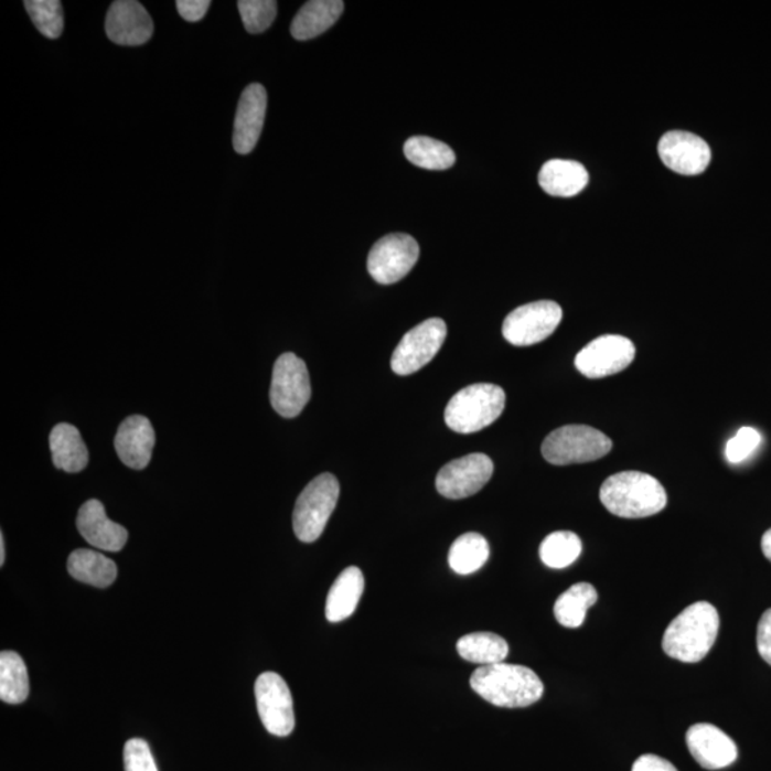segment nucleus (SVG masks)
Listing matches in <instances>:
<instances>
[{
  "instance_id": "f257e3e1",
  "label": "nucleus",
  "mask_w": 771,
  "mask_h": 771,
  "mask_svg": "<svg viewBox=\"0 0 771 771\" xmlns=\"http://www.w3.org/2000/svg\"><path fill=\"white\" fill-rule=\"evenodd\" d=\"M470 686L484 700L504 709L535 705L545 693V685L532 668L507 663L479 667L470 677Z\"/></svg>"
},
{
  "instance_id": "f03ea898",
  "label": "nucleus",
  "mask_w": 771,
  "mask_h": 771,
  "mask_svg": "<svg viewBox=\"0 0 771 771\" xmlns=\"http://www.w3.org/2000/svg\"><path fill=\"white\" fill-rule=\"evenodd\" d=\"M720 629V615L715 606L697 601L673 620L663 636V650L668 657L683 663H698L715 646Z\"/></svg>"
},
{
  "instance_id": "7ed1b4c3",
  "label": "nucleus",
  "mask_w": 771,
  "mask_h": 771,
  "mask_svg": "<svg viewBox=\"0 0 771 771\" xmlns=\"http://www.w3.org/2000/svg\"><path fill=\"white\" fill-rule=\"evenodd\" d=\"M600 501L614 516L643 518L661 513L666 507L667 494L662 483L650 474L622 472L601 484Z\"/></svg>"
},
{
  "instance_id": "20e7f679",
  "label": "nucleus",
  "mask_w": 771,
  "mask_h": 771,
  "mask_svg": "<svg viewBox=\"0 0 771 771\" xmlns=\"http://www.w3.org/2000/svg\"><path fill=\"white\" fill-rule=\"evenodd\" d=\"M506 393L492 383H476L456 393L445 410L446 425L458 433L469 435L488 428L501 417Z\"/></svg>"
},
{
  "instance_id": "39448f33",
  "label": "nucleus",
  "mask_w": 771,
  "mask_h": 771,
  "mask_svg": "<svg viewBox=\"0 0 771 771\" xmlns=\"http://www.w3.org/2000/svg\"><path fill=\"white\" fill-rule=\"evenodd\" d=\"M608 436L590 426L569 425L553 430L543 441L542 454L550 464L595 462L612 450Z\"/></svg>"
},
{
  "instance_id": "423d86ee",
  "label": "nucleus",
  "mask_w": 771,
  "mask_h": 771,
  "mask_svg": "<svg viewBox=\"0 0 771 771\" xmlns=\"http://www.w3.org/2000/svg\"><path fill=\"white\" fill-rule=\"evenodd\" d=\"M341 494L338 479L332 473L320 474L303 489L293 512V531L298 539L313 543L322 536Z\"/></svg>"
},
{
  "instance_id": "0eeeda50",
  "label": "nucleus",
  "mask_w": 771,
  "mask_h": 771,
  "mask_svg": "<svg viewBox=\"0 0 771 771\" xmlns=\"http://www.w3.org/2000/svg\"><path fill=\"white\" fill-rule=\"evenodd\" d=\"M312 396V386L307 363L293 353H285L275 363L271 377L270 401L280 416L292 417L302 414Z\"/></svg>"
},
{
  "instance_id": "6e6552de",
  "label": "nucleus",
  "mask_w": 771,
  "mask_h": 771,
  "mask_svg": "<svg viewBox=\"0 0 771 771\" xmlns=\"http://www.w3.org/2000/svg\"><path fill=\"white\" fill-rule=\"evenodd\" d=\"M420 247L415 237L392 233L373 245L367 257V270L381 285L400 282L419 260Z\"/></svg>"
},
{
  "instance_id": "1a4fd4ad",
  "label": "nucleus",
  "mask_w": 771,
  "mask_h": 771,
  "mask_svg": "<svg viewBox=\"0 0 771 771\" xmlns=\"http://www.w3.org/2000/svg\"><path fill=\"white\" fill-rule=\"evenodd\" d=\"M564 310L552 300H540L514 309L503 322V336L514 346H532L555 333Z\"/></svg>"
},
{
  "instance_id": "9d476101",
  "label": "nucleus",
  "mask_w": 771,
  "mask_h": 771,
  "mask_svg": "<svg viewBox=\"0 0 771 771\" xmlns=\"http://www.w3.org/2000/svg\"><path fill=\"white\" fill-rule=\"evenodd\" d=\"M448 336V326L439 318L425 320L407 332L397 344L392 356V368L396 375H414L438 355Z\"/></svg>"
},
{
  "instance_id": "9b49d317",
  "label": "nucleus",
  "mask_w": 771,
  "mask_h": 771,
  "mask_svg": "<svg viewBox=\"0 0 771 771\" xmlns=\"http://www.w3.org/2000/svg\"><path fill=\"white\" fill-rule=\"evenodd\" d=\"M257 711L270 735L286 737L295 729L293 697L285 678L278 673L266 672L255 685Z\"/></svg>"
},
{
  "instance_id": "f8f14e48",
  "label": "nucleus",
  "mask_w": 771,
  "mask_h": 771,
  "mask_svg": "<svg viewBox=\"0 0 771 771\" xmlns=\"http://www.w3.org/2000/svg\"><path fill=\"white\" fill-rule=\"evenodd\" d=\"M636 347L630 339L604 334L577 353L575 365L589 379H601L624 371L632 365Z\"/></svg>"
},
{
  "instance_id": "ddd939ff",
  "label": "nucleus",
  "mask_w": 771,
  "mask_h": 771,
  "mask_svg": "<svg viewBox=\"0 0 771 771\" xmlns=\"http://www.w3.org/2000/svg\"><path fill=\"white\" fill-rule=\"evenodd\" d=\"M492 459L483 453H472L456 459L440 469L436 478V489L446 499H465L482 490L492 479Z\"/></svg>"
},
{
  "instance_id": "4468645a",
  "label": "nucleus",
  "mask_w": 771,
  "mask_h": 771,
  "mask_svg": "<svg viewBox=\"0 0 771 771\" xmlns=\"http://www.w3.org/2000/svg\"><path fill=\"white\" fill-rule=\"evenodd\" d=\"M658 157L672 171L685 176H696L709 167L711 150L700 136L673 130L664 135L658 142Z\"/></svg>"
},
{
  "instance_id": "2eb2a0df",
  "label": "nucleus",
  "mask_w": 771,
  "mask_h": 771,
  "mask_svg": "<svg viewBox=\"0 0 771 771\" xmlns=\"http://www.w3.org/2000/svg\"><path fill=\"white\" fill-rule=\"evenodd\" d=\"M109 41L120 46L144 45L153 36L154 26L147 9L135 0L111 3L105 22Z\"/></svg>"
},
{
  "instance_id": "dca6fc26",
  "label": "nucleus",
  "mask_w": 771,
  "mask_h": 771,
  "mask_svg": "<svg viewBox=\"0 0 771 771\" xmlns=\"http://www.w3.org/2000/svg\"><path fill=\"white\" fill-rule=\"evenodd\" d=\"M268 92L260 84L246 86L237 105L233 148L239 154H249L259 142L264 130Z\"/></svg>"
},
{
  "instance_id": "f3484780",
  "label": "nucleus",
  "mask_w": 771,
  "mask_h": 771,
  "mask_svg": "<svg viewBox=\"0 0 771 771\" xmlns=\"http://www.w3.org/2000/svg\"><path fill=\"white\" fill-rule=\"evenodd\" d=\"M686 743L693 759L707 770L729 768L739 756L735 741L709 722L692 726L687 730Z\"/></svg>"
},
{
  "instance_id": "a211bd4d",
  "label": "nucleus",
  "mask_w": 771,
  "mask_h": 771,
  "mask_svg": "<svg viewBox=\"0 0 771 771\" xmlns=\"http://www.w3.org/2000/svg\"><path fill=\"white\" fill-rule=\"evenodd\" d=\"M77 531L94 547L101 550L120 552L128 542V531L106 516L105 506L96 499L81 507L76 518Z\"/></svg>"
},
{
  "instance_id": "6ab92c4d",
  "label": "nucleus",
  "mask_w": 771,
  "mask_h": 771,
  "mask_svg": "<svg viewBox=\"0 0 771 771\" xmlns=\"http://www.w3.org/2000/svg\"><path fill=\"white\" fill-rule=\"evenodd\" d=\"M154 430L144 416H130L119 426L115 438V448L119 459L136 470L144 469L152 459Z\"/></svg>"
},
{
  "instance_id": "aec40b11",
  "label": "nucleus",
  "mask_w": 771,
  "mask_h": 771,
  "mask_svg": "<svg viewBox=\"0 0 771 771\" xmlns=\"http://www.w3.org/2000/svg\"><path fill=\"white\" fill-rule=\"evenodd\" d=\"M539 183L552 196L571 197L588 186L589 172L575 160L553 159L543 164Z\"/></svg>"
},
{
  "instance_id": "412c9836",
  "label": "nucleus",
  "mask_w": 771,
  "mask_h": 771,
  "mask_svg": "<svg viewBox=\"0 0 771 771\" xmlns=\"http://www.w3.org/2000/svg\"><path fill=\"white\" fill-rule=\"evenodd\" d=\"M365 590V577L356 566L344 569L329 591L326 599V618L331 623L343 622L351 618Z\"/></svg>"
},
{
  "instance_id": "4be33fe9",
  "label": "nucleus",
  "mask_w": 771,
  "mask_h": 771,
  "mask_svg": "<svg viewBox=\"0 0 771 771\" xmlns=\"http://www.w3.org/2000/svg\"><path fill=\"white\" fill-rule=\"evenodd\" d=\"M344 11L342 0H312L296 14L290 33L296 41H309L331 29Z\"/></svg>"
},
{
  "instance_id": "5701e85b",
  "label": "nucleus",
  "mask_w": 771,
  "mask_h": 771,
  "mask_svg": "<svg viewBox=\"0 0 771 771\" xmlns=\"http://www.w3.org/2000/svg\"><path fill=\"white\" fill-rule=\"evenodd\" d=\"M53 464L67 473L84 470L89 462L86 445L79 430L69 424H60L53 428L50 438Z\"/></svg>"
},
{
  "instance_id": "b1692460",
  "label": "nucleus",
  "mask_w": 771,
  "mask_h": 771,
  "mask_svg": "<svg viewBox=\"0 0 771 771\" xmlns=\"http://www.w3.org/2000/svg\"><path fill=\"white\" fill-rule=\"evenodd\" d=\"M67 571L82 583L99 589L109 588L118 576V567L114 560L98 552L87 549L72 553L67 559Z\"/></svg>"
},
{
  "instance_id": "393cba45",
  "label": "nucleus",
  "mask_w": 771,
  "mask_h": 771,
  "mask_svg": "<svg viewBox=\"0 0 771 771\" xmlns=\"http://www.w3.org/2000/svg\"><path fill=\"white\" fill-rule=\"evenodd\" d=\"M456 649L463 661L480 664V666L503 663L508 654L506 640L489 632L465 634L459 639Z\"/></svg>"
},
{
  "instance_id": "a878e982",
  "label": "nucleus",
  "mask_w": 771,
  "mask_h": 771,
  "mask_svg": "<svg viewBox=\"0 0 771 771\" xmlns=\"http://www.w3.org/2000/svg\"><path fill=\"white\" fill-rule=\"evenodd\" d=\"M598 601V591L590 583H576L555 603L557 622L564 628L577 629L585 623L586 613Z\"/></svg>"
},
{
  "instance_id": "bb28decb",
  "label": "nucleus",
  "mask_w": 771,
  "mask_h": 771,
  "mask_svg": "<svg viewBox=\"0 0 771 771\" xmlns=\"http://www.w3.org/2000/svg\"><path fill=\"white\" fill-rule=\"evenodd\" d=\"M405 157L415 167L429 171H446L456 162V154L448 144L429 136H414L405 143Z\"/></svg>"
},
{
  "instance_id": "cd10ccee",
  "label": "nucleus",
  "mask_w": 771,
  "mask_h": 771,
  "mask_svg": "<svg viewBox=\"0 0 771 771\" xmlns=\"http://www.w3.org/2000/svg\"><path fill=\"white\" fill-rule=\"evenodd\" d=\"M489 543L479 533H465L454 540L449 552V565L458 575H472L489 560Z\"/></svg>"
},
{
  "instance_id": "c85d7f7f",
  "label": "nucleus",
  "mask_w": 771,
  "mask_h": 771,
  "mask_svg": "<svg viewBox=\"0 0 771 771\" xmlns=\"http://www.w3.org/2000/svg\"><path fill=\"white\" fill-rule=\"evenodd\" d=\"M29 696L28 668L14 652L0 654V698L8 705H21Z\"/></svg>"
},
{
  "instance_id": "c756f323",
  "label": "nucleus",
  "mask_w": 771,
  "mask_h": 771,
  "mask_svg": "<svg viewBox=\"0 0 771 771\" xmlns=\"http://www.w3.org/2000/svg\"><path fill=\"white\" fill-rule=\"evenodd\" d=\"M580 537L574 532H555L540 545V559L550 569H566L581 555Z\"/></svg>"
},
{
  "instance_id": "7c9ffc66",
  "label": "nucleus",
  "mask_w": 771,
  "mask_h": 771,
  "mask_svg": "<svg viewBox=\"0 0 771 771\" xmlns=\"http://www.w3.org/2000/svg\"><path fill=\"white\" fill-rule=\"evenodd\" d=\"M25 8L33 25L47 39L61 38L65 19L60 0H26Z\"/></svg>"
},
{
  "instance_id": "2f4dec72",
  "label": "nucleus",
  "mask_w": 771,
  "mask_h": 771,
  "mask_svg": "<svg viewBox=\"0 0 771 771\" xmlns=\"http://www.w3.org/2000/svg\"><path fill=\"white\" fill-rule=\"evenodd\" d=\"M237 8L246 31L254 35L269 29L278 14V3L275 0H239Z\"/></svg>"
},
{
  "instance_id": "473e14b6",
  "label": "nucleus",
  "mask_w": 771,
  "mask_h": 771,
  "mask_svg": "<svg viewBox=\"0 0 771 771\" xmlns=\"http://www.w3.org/2000/svg\"><path fill=\"white\" fill-rule=\"evenodd\" d=\"M761 436L753 428H741L737 431L735 438L729 440L726 446V458L730 463L737 464L745 462L751 453L758 449Z\"/></svg>"
},
{
  "instance_id": "72a5a7b5",
  "label": "nucleus",
  "mask_w": 771,
  "mask_h": 771,
  "mask_svg": "<svg viewBox=\"0 0 771 771\" xmlns=\"http://www.w3.org/2000/svg\"><path fill=\"white\" fill-rule=\"evenodd\" d=\"M125 771H158L157 763L147 741L130 739L124 749Z\"/></svg>"
},
{
  "instance_id": "f704fd0d",
  "label": "nucleus",
  "mask_w": 771,
  "mask_h": 771,
  "mask_svg": "<svg viewBox=\"0 0 771 771\" xmlns=\"http://www.w3.org/2000/svg\"><path fill=\"white\" fill-rule=\"evenodd\" d=\"M208 0H178L176 8L184 21L199 22L211 8Z\"/></svg>"
},
{
  "instance_id": "c9c22d12",
  "label": "nucleus",
  "mask_w": 771,
  "mask_h": 771,
  "mask_svg": "<svg viewBox=\"0 0 771 771\" xmlns=\"http://www.w3.org/2000/svg\"><path fill=\"white\" fill-rule=\"evenodd\" d=\"M758 649L761 658L771 666V609L761 615L758 628Z\"/></svg>"
},
{
  "instance_id": "e433bc0d",
  "label": "nucleus",
  "mask_w": 771,
  "mask_h": 771,
  "mask_svg": "<svg viewBox=\"0 0 771 771\" xmlns=\"http://www.w3.org/2000/svg\"><path fill=\"white\" fill-rule=\"evenodd\" d=\"M632 771H678L671 761L656 754H643L634 761Z\"/></svg>"
},
{
  "instance_id": "4c0bfd02",
  "label": "nucleus",
  "mask_w": 771,
  "mask_h": 771,
  "mask_svg": "<svg viewBox=\"0 0 771 771\" xmlns=\"http://www.w3.org/2000/svg\"><path fill=\"white\" fill-rule=\"evenodd\" d=\"M761 550H763V555L771 561V528L764 533L763 539H761Z\"/></svg>"
},
{
  "instance_id": "58836bf2",
  "label": "nucleus",
  "mask_w": 771,
  "mask_h": 771,
  "mask_svg": "<svg viewBox=\"0 0 771 771\" xmlns=\"http://www.w3.org/2000/svg\"><path fill=\"white\" fill-rule=\"evenodd\" d=\"M4 550L7 549H4V536L2 533V535H0V566L4 565V557H7V555H4Z\"/></svg>"
}]
</instances>
